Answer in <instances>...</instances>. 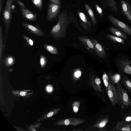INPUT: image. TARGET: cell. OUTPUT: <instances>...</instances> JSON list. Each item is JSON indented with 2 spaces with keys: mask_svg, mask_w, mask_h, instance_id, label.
<instances>
[{
  "mask_svg": "<svg viewBox=\"0 0 131 131\" xmlns=\"http://www.w3.org/2000/svg\"><path fill=\"white\" fill-rule=\"evenodd\" d=\"M70 23L66 11L63 10L58 17L57 24L52 27L50 31L51 36L56 39L65 37Z\"/></svg>",
  "mask_w": 131,
  "mask_h": 131,
  "instance_id": "1",
  "label": "cell"
},
{
  "mask_svg": "<svg viewBox=\"0 0 131 131\" xmlns=\"http://www.w3.org/2000/svg\"><path fill=\"white\" fill-rule=\"evenodd\" d=\"M15 0H6L4 9L2 13L5 29L6 32L8 31L10 25L12 14L11 7Z\"/></svg>",
  "mask_w": 131,
  "mask_h": 131,
  "instance_id": "2",
  "label": "cell"
},
{
  "mask_svg": "<svg viewBox=\"0 0 131 131\" xmlns=\"http://www.w3.org/2000/svg\"><path fill=\"white\" fill-rule=\"evenodd\" d=\"M116 88L121 100V111H123L128 106H131V100L127 92L119 82L116 84Z\"/></svg>",
  "mask_w": 131,
  "mask_h": 131,
  "instance_id": "3",
  "label": "cell"
},
{
  "mask_svg": "<svg viewBox=\"0 0 131 131\" xmlns=\"http://www.w3.org/2000/svg\"><path fill=\"white\" fill-rule=\"evenodd\" d=\"M107 92L108 97L113 106L121 105L120 95L115 85L110 83Z\"/></svg>",
  "mask_w": 131,
  "mask_h": 131,
  "instance_id": "4",
  "label": "cell"
},
{
  "mask_svg": "<svg viewBox=\"0 0 131 131\" xmlns=\"http://www.w3.org/2000/svg\"><path fill=\"white\" fill-rule=\"evenodd\" d=\"M108 18L115 27L125 34L131 36V28L127 25L111 15H108Z\"/></svg>",
  "mask_w": 131,
  "mask_h": 131,
  "instance_id": "5",
  "label": "cell"
},
{
  "mask_svg": "<svg viewBox=\"0 0 131 131\" xmlns=\"http://www.w3.org/2000/svg\"><path fill=\"white\" fill-rule=\"evenodd\" d=\"M61 6V5L55 4L51 2L48 4L47 18L49 21H52L56 19L59 13Z\"/></svg>",
  "mask_w": 131,
  "mask_h": 131,
  "instance_id": "6",
  "label": "cell"
},
{
  "mask_svg": "<svg viewBox=\"0 0 131 131\" xmlns=\"http://www.w3.org/2000/svg\"><path fill=\"white\" fill-rule=\"evenodd\" d=\"M85 121L80 118H74L64 119L57 122L55 124L58 125H73L76 126L81 124Z\"/></svg>",
  "mask_w": 131,
  "mask_h": 131,
  "instance_id": "7",
  "label": "cell"
},
{
  "mask_svg": "<svg viewBox=\"0 0 131 131\" xmlns=\"http://www.w3.org/2000/svg\"><path fill=\"white\" fill-rule=\"evenodd\" d=\"M117 67L119 72L131 75V65L129 60L125 59L120 60L118 62Z\"/></svg>",
  "mask_w": 131,
  "mask_h": 131,
  "instance_id": "8",
  "label": "cell"
},
{
  "mask_svg": "<svg viewBox=\"0 0 131 131\" xmlns=\"http://www.w3.org/2000/svg\"><path fill=\"white\" fill-rule=\"evenodd\" d=\"M21 24L27 30L33 34L39 36H43L44 32L37 26L24 22H22Z\"/></svg>",
  "mask_w": 131,
  "mask_h": 131,
  "instance_id": "9",
  "label": "cell"
},
{
  "mask_svg": "<svg viewBox=\"0 0 131 131\" xmlns=\"http://www.w3.org/2000/svg\"><path fill=\"white\" fill-rule=\"evenodd\" d=\"M80 23L81 25L86 31L91 29L92 25L91 22L88 19L83 13L79 11L78 12Z\"/></svg>",
  "mask_w": 131,
  "mask_h": 131,
  "instance_id": "10",
  "label": "cell"
},
{
  "mask_svg": "<svg viewBox=\"0 0 131 131\" xmlns=\"http://www.w3.org/2000/svg\"><path fill=\"white\" fill-rule=\"evenodd\" d=\"M111 131H131V123L125 122L122 120L118 122Z\"/></svg>",
  "mask_w": 131,
  "mask_h": 131,
  "instance_id": "11",
  "label": "cell"
},
{
  "mask_svg": "<svg viewBox=\"0 0 131 131\" xmlns=\"http://www.w3.org/2000/svg\"><path fill=\"white\" fill-rule=\"evenodd\" d=\"M91 40L94 45L95 52L97 55L100 58H104L106 57V53L103 46L94 38H93Z\"/></svg>",
  "mask_w": 131,
  "mask_h": 131,
  "instance_id": "12",
  "label": "cell"
},
{
  "mask_svg": "<svg viewBox=\"0 0 131 131\" xmlns=\"http://www.w3.org/2000/svg\"><path fill=\"white\" fill-rule=\"evenodd\" d=\"M20 9L22 16L25 19L33 21L37 20L36 15L28 9L20 6Z\"/></svg>",
  "mask_w": 131,
  "mask_h": 131,
  "instance_id": "13",
  "label": "cell"
},
{
  "mask_svg": "<svg viewBox=\"0 0 131 131\" xmlns=\"http://www.w3.org/2000/svg\"><path fill=\"white\" fill-rule=\"evenodd\" d=\"M121 3L123 13L128 20L131 21V7L130 5L125 1H121Z\"/></svg>",
  "mask_w": 131,
  "mask_h": 131,
  "instance_id": "14",
  "label": "cell"
},
{
  "mask_svg": "<svg viewBox=\"0 0 131 131\" xmlns=\"http://www.w3.org/2000/svg\"><path fill=\"white\" fill-rule=\"evenodd\" d=\"M78 38L84 45L95 51V48L92 41L88 37L80 36L78 37Z\"/></svg>",
  "mask_w": 131,
  "mask_h": 131,
  "instance_id": "15",
  "label": "cell"
},
{
  "mask_svg": "<svg viewBox=\"0 0 131 131\" xmlns=\"http://www.w3.org/2000/svg\"><path fill=\"white\" fill-rule=\"evenodd\" d=\"M109 30L111 33L116 36L125 39H127L125 33L117 28L111 26L109 28Z\"/></svg>",
  "mask_w": 131,
  "mask_h": 131,
  "instance_id": "16",
  "label": "cell"
},
{
  "mask_svg": "<svg viewBox=\"0 0 131 131\" xmlns=\"http://www.w3.org/2000/svg\"><path fill=\"white\" fill-rule=\"evenodd\" d=\"M110 83L115 85L121 80V75L118 73L113 74L111 72L108 73Z\"/></svg>",
  "mask_w": 131,
  "mask_h": 131,
  "instance_id": "17",
  "label": "cell"
},
{
  "mask_svg": "<svg viewBox=\"0 0 131 131\" xmlns=\"http://www.w3.org/2000/svg\"><path fill=\"white\" fill-rule=\"evenodd\" d=\"M121 75V83L131 93V80L124 75Z\"/></svg>",
  "mask_w": 131,
  "mask_h": 131,
  "instance_id": "18",
  "label": "cell"
},
{
  "mask_svg": "<svg viewBox=\"0 0 131 131\" xmlns=\"http://www.w3.org/2000/svg\"><path fill=\"white\" fill-rule=\"evenodd\" d=\"M84 6L87 13L91 19L93 26H94L97 23V22L94 13L91 7L88 4H85Z\"/></svg>",
  "mask_w": 131,
  "mask_h": 131,
  "instance_id": "19",
  "label": "cell"
},
{
  "mask_svg": "<svg viewBox=\"0 0 131 131\" xmlns=\"http://www.w3.org/2000/svg\"><path fill=\"white\" fill-rule=\"evenodd\" d=\"M2 16L1 18V21L0 27V67L1 68L2 61V53L3 47V30H2Z\"/></svg>",
  "mask_w": 131,
  "mask_h": 131,
  "instance_id": "20",
  "label": "cell"
},
{
  "mask_svg": "<svg viewBox=\"0 0 131 131\" xmlns=\"http://www.w3.org/2000/svg\"><path fill=\"white\" fill-rule=\"evenodd\" d=\"M60 109V108L53 109L50 112L43 115L41 118L38 119V121H39L43 120L52 116L57 113Z\"/></svg>",
  "mask_w": 131,
  "mask_h": 131,
  "instance_id": "21",
  "label": "cell"
},
{
  "mask_svg": "<svg viewBox=\"0 0 131 131\" xmlns=\"http://www.w3.org/2000/svg\"><path fill=\"white\" fill-rule=\"evenodd\" d=\"M43 46L49 52L54 54H58L59 53L57 49L54 46L47 44H44Z\"/></svg>",
  "mask_w": 131,
  "mask_h": 131,
  "instance_id": "22",
  "label": "cell"
},
{
  "mask_svg": "<svg viewBox=\"0 0 131 131\" xmlns=\"http://www.w3.org/2000/svg\"><path fill=\"white\" fill-rule=\"evenodd\" d=\"M106 36L108 39L114 42L122 44L125 43L124 40L118 37L109 34H106Z\"/></svg>",
  "mask_w": 131,
  "mask_h": 131,
  "instance_id": "23",
  "label": "cell"
},
{
  "mask_svg": "<svg viewBox=\"0 0 131 131\" xmlns=\"http://www.w3.org/2000/svg\"><path fill=\"white\" fill-rule=\"evenodd\" d=\"M106 2L112 10L116 13L117 12V4L114 0H106Z\"/></svg>",
  "mask_w": 131,
  "mask_h": 131,
  "instance_id": "24",
  "label": "cell"
},
{
  "mask_svg": "<svg viewBox=\"0 0 131 131\" xmlns=\"http://www.w3.org/2000/svg\"><path fill=\"white\" fill-rule=\"evenodd\" d=\"M68 17L70 23H72L79 31L80 32H82L81 29L80 28L79 25L78 24L77 21V20L75 19L74 16L71 13H69L68 15Z\"/></svg>",
  "mask_w": 131,
  "mask_h": 131,
  "instance_id": "25",
  "label": "cell"
},
{
  "mask_svg": "<svg viewBox=\"0 0 131 131\" xmlns=\"http://www.w3.org/2000/svg\"><path fill=\"white\" fill-rule=\"evenodd\" d=\"M15 62V59L14 57L11 56H9L5 59V65L7 67H10L14 64Z\"/></svg>",
  "mask_w": 131,
  "mask_h": 131,
  "instance_id": "26",
  "label": "cell"
},
{
  "mask_svg": "<svg viewBox=\"0 0 131 131\" xmlns=\"http://www.w3.org/2000/svg\"><path fill=\"white\" fill-rule=\"evenodd\" d=\"M108 122V118L107 117H104L94 125L95 127L102 128L104 127Z\"/></svg>",
  "mask_w": 131,
  "mask_h": 131,
  "instance_id": "27",
  "label": "cell"
},
{
  "mask_svg": "<svg viewBox=\"0 0 131 131\" xmlns=\"http://www.w3.org/2000/svg\"><path fill=\"white\" fill-rule=\"evenodd\" d=\"M34 5L40 11L43 9V0H31Z\"/></svg>",
  "mask_w": 131,
  "mask_h": 131,
  "instance_id": "28",
  "label": "cell"
},
{
  "mask_svg": "<svg viewBox=\"0 0 131 131\" xmlns=\"http://www.w3.org/2000/svg\"><path fill=\"white\" fill-rule=\"evenodd\" d=\"M103 80L105 86L106 91L107 92L110 83L108 75L104 72L102 76Z\"/></svg>",
  "mask_w": 131,
  "mask_h": 131,
  "instance_id": "29",
  "label": "cell"
},
{
  "mask_svg": "<svg viewBox=\"0 0 131 131\" xmlns=\"http://www.w3.org/2000/svg\"><path fill=\"white\" fill-rule=\"evenodd\" d=\"M47 61V59L44 55H41L40 58V64L41 68H43L46 65Z\"/></svg>",
  "mask_w": 131,
  "mask_h": 131,
  "instance_id": "30",
  "label": "cell"
},
{
  "mask_svg": "<svg viewBox=\"0 0 131 131\" xmlns=\"http://www.w3.org/2000/svg\"><path fill=\"white\" fill-rule=\"evenodd\" d=\"M80 104V102L78 101H75L73 104V110L75 113H77L78 111Z\"/></svg>",
  "mask_w": 131,
  "mask_h": 131,
  "instance_id": "31",
  "label": "cell"
},
{
  "mask_svg": "<svg viewBox=\"0 0 131 131\" xmlns=\"http://www.w3.org/2000/svg\"><path fill=\"white\" fill-rule=\"evenodd\" d=\"M22 36L27 44L31 46L33 45L34 41L32 39L25 35H23Z\"/></svg>",
  "mask_w": 131,
  "mask_h": 131,
  "instance_id": "32",
  "label": "cell"
},
{
  "mask_svg": "<svg viewBox=\"0 0 131 131\" xmlns=\"http://www.w3.org/2000/svg\"><path fill=\"white\" fill-rule=\"evenodd\" d=\"M95 7L97 11L99 14L100 16H102L103 14V11L101 8L97 4L95 3Z\"/></svg>",
  "mask_w": 131,
  "mask_h": 131,
  "instance_id": "33",
  "label": "cell"
},
{
  "mask_svg": "<svg viewBox=\"0 0 131 131\" xmlns=\"http://www.w3.org/2000/svg\"><path fill=\"white\" fill-rule=\"evenodd\" d=\"M122 121L125 122L129 123L131 122V115L125 117Z\"/></svg>",
  "mask_w": 131,
  "mask_h": 131,
  "instance_id": "34",
  "label": "cell"
},
{
  "mask_svg": "<svg viewBox=\"0 0 131 131\" xmlns=\"http://www.w3.org/2000/svg\"><path fill=\"white\" fill-rule=\"evenodd\" d=\"M74 74L75 77L79 78L81 75V72L79 69H77L75 72Z\"/></svg>",
  "mask_w": 131,
  "mask_h": 131,
  "instance_id": "35",
  "label": "cell"
},
{
  "mask_svg": "<svg viewBox=\"0 0 131 131\" xmlns=\"http://www.w3.org/2000/svg\"><path fill=\"white\" fill-rule=\"evenodd\" d=\"M51 3L54 4L61 5V2L60 0H49Z\"/></svg>",
  "mask_w": 131,
  "mask_h": 131,
  "instance_id": "36",
  "label": "cell"
},
{
  "mask_svg": "<svg viewBox=\"0 0 131 131\" xmlns=\"http://www.w3.org/2000/svg\"><path fill=\"white\" fill-rule=\"evenodd\" d=\"M17 2L20 6L24 8L25 7V6L24 4L20 0H17Z\"/></svg>",
  "mask_w": 131,
  "mask_h": 131,
  "instance_id": "37",
  "label": "cell"
},
{
  "mask_svg": "<svg viewBox=\"0 0 131 131\" xmlns=\"http://www.w3.org/2000/svg\"><path fill=\"white\" fill-rule=\"evenodd\" d=\"M4 1V0H0V14L2 11Z\"/></svg>",
  "mask_w": 131,
  "mask_h": 131,
  "instance_id": "38",
  "label": "cell"
},
{
  "mask_svg": "<svg viewBox=\"0 0 131 131\" xmlns=\"http://www.w3.org/2000/svg\"><path fill=\"white\" fill-rule=\"evenodd\" d=\"M47 89L48 91L51 92L52 90V86L51 85H48L47 87Z\"/></svg>",
  "mask_w": 131,
  "mask_h": 131,
  "instance_id": "39",
  "label": "cell"
},
{
  "mask_svg": "<svg viewBox=\"0 0 131 131\" xmlns=\"http://www.w3.org/2000/svg\"><path fill=\"white\" fill-rule=\"evenodd\" d=\"M26 94V93L24 91H21L20 93V94L22 96H24Z\"/></svg>",
  "mask_w": 131,
  "mask_h": 131,
  "instance_id": "40",
  "label": "cell"
}]
</instances>
